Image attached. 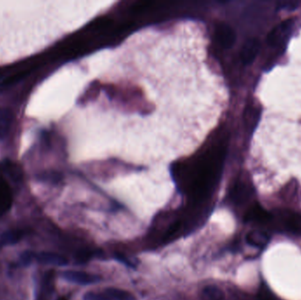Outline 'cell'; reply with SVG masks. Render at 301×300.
Returning a JSON list of instances; mask_svg holds the SVG:
<instances>
[{"label": "cell", "mask_w": 301, "mask_h": 300, "mask_svg": "<svg viewBox=\"0 0 301 300\" xmlns=\"http://www.w3.org/2000/svg\"><path fill=\"white\" fill-rule=\"evenodd\" d=\"M176 29L146 30L116 49L110 73L87 86L81 106L103 120L102 132L126 145L151 135L159 158L194 151L211 130V66L204 47L189 50ZM94 119V118H93ZM123 138V139H124ZM122 142V144H123ZM147 145V143H146Z\"/></svg>", "instance_id": "6da1fadb"}, {"label": "cell", "mask_w": 301, "mask_h": 300, "mask_svg": "<svg viewBox=\"0 0 301 300\" xmlns=\"http://www.w3.org/2000/svg\"><path fill=\"white\" fill-rule=\"evenodd\" d=\"M293 23V20L289 19L275 26L267 37L269 45L278 49L284 48L291 36Z\"/></svg>", "instance_id": "7a4b0ae2"}, {"label": "cell", "mask_w": 301, "mask_h": 300, "mask_svg": "<svg viewBox=\"0 0 301 300\" xmlns=\"http://www.w3.org/2000/svg\"><path fill=\"white\" fill-rule=\"evenodd\" d=\"M64 280L68 281L73 284H80V285H89V284H97L102 280V277L97 275L90 274L83 271H67L62 274Z\"/></svg>", "instance_id": "3957f363"}, {"label": "cell", "mask_w": 301, "mask_h": 300, "mask_svg": "<svg viewBox=\"0 0 301 300\" xmlns=\"http://www.w3.org/2000/svg\"><path fill=\"white\" fill-rule=\"evenodd\" d=\"M35 260L43 265H52L57 267L67 266L69 263V260L65 256L52 252H42L39 254H36Z\"/></svg>", "instance_id": "277c9868"}, {"label": "cell", "mask_w": 301, "mask_h": 300, "mask_svg": "<svg viewBox=\"0 0 301 300\" xmlns=\"http://www.w3.org/2000/svg\"><path fill=\"white\" fill-rule=\"evenodd\" d=\"M13 205V194L9 182L0 176V216L10 210Z\"/></svg>", "instance_id": "5b68a950"}, {"label": "cell", "mask_w": 301, "mask_h": 300, "mask_svg": "<svg viewBox=\"0 0 301 300\" xmlns=\"http://www.w3.org/2000/svg\"><path fill=\"white\" fill-rule=\"evenodd\" d=\"M14 122V112L8 108H0V140L7 138Z\"/></svg>", "instance_id": "8992f818"}, {"label": "cell", "mask_w": 301, "mask_h": 300, "mask_svg": "<svg viewBox=\"0 0 301 300\" xmlns=\"http://www.w3.org/2000/svg\"><path fill=\"white\" fill-rule=\"evenodd\" d=\"M260 50V42L258 40L252 38L246 42L242 48V57L245 63H250L255 59Z\"/></svg>", "instance_id": "52a82bcc"}, {"label": "cell", "mask_w": 301, "mask_h": 300, "mask_svg": "<svg viewBox=\"0 0 301 300\" xmlns=\"http://www.w3.org/2000/svg\"><path fill=\"white\" fill-rule=\"evenodd\" d=\"M271 218H272V215L262 208L261 205H257V204L253 205L246 214L247 221L262 223V222H268Z\"/></svg>", "instance_id": "ba28073f"}, {"label": "cell", "mask_w": 301, "mask_h": 300, "mask_svg": "<svg viewBox=\"0 0 301 300\" xmlns=\"http://www.w3.org/2000/svg\"><path fill=\"white\" fill-rule=\"evenodd\" d=\"M260 109L254 105L248 106L245 110L246 127L249 132L254 131L260 119Z\"/></svg>", "instance_id": "9c48e42d"}, {"label": "cell", "mask_w": 301, "mask_h": 300, "mask_svg": "<svg viewBox=\"0 0 301 300\" xmlns=\"http://www.w3.org/2000/svg\"><path fill=\"white\" fill-rule=\"evenodd\" d=\"M247 241L256 248H264L270 241V235L263 231H252L247 236Z\"/></svg>", "instance_id": "30bf717a"}, {"label": "cell", "mask_w": 301, "mask_h": 300, "mask_svg": "<svg viewBox=\"0 0 301 300\" xmlns=\"http://www.w3.org/2000/svg\"><path fill=\"white\" fill-rule=\"evenodd\" d=\"M25 236V231L20 229H14L10 231H5L0 236V245L11 246L20 242Z\"/></svg>", "instance_id": "8fae6325"}, {"label": "cell", "mask_w": 301, "mask_h": 300, "mask_svg": "<svg viewBox=\"0 0 301 300\" xmlns=\"http://www.w3.org/2000/svg\"><path fill=\"white\" fill-rule=\"evenodd\" d=\"M104 293L112 300H137L136 297L131 292L119 288H106Z\"/></svg>", "instance_id": "7c38bea8"}, {"label": "cell", "mask_w": 301, "mask_h": 300, "mask_svg": "<svg viewBox=\"0 0 301 300\" xmlns=\"http://www.w3.org/2000/svg\"><path fill=\"white\" fill-rule=\"evenodd\" d=\"M251 194L252 188L250 186L246 184L245 182H239L238 184L235 186L232 196L237 203H243L250 197Z\"/></svg>", "instance_id": "4fadbf2b"}, {"label": "cell", "mask_w": 301, "mask_h": 300, "mask_svg": "<svg viewBox=\"0 0 301 300\" xmlns=\"http://www.w3.org/2000/svg\"><path fill=\"white\" fill-rule=\"evenodd\" d=\"M201 300H224V293L218 286L208 285L201 291Z\"/></svg>", "instance_id": "5bb4252c"}, {"label": "cell", "mask_w": 301, "mask_h": 300, "mask_svg": "<svg viewBox=\"0 0 301 300\" xmlns=\"http://www.w3.org/2000/svg\"><path fill=\"white\" fill-rule=\"evenodd\" d=\"M220 38L222 43L225 47L232 46L235 43V35L231 27L227 26H222L220 27Z\"/></svg>", "instance_id": "9a60e30c"}, {"label": "cell", "mask_w": 301, "mask_h": 300, "mask_svg": "<svg viewBox=\"0 0 301 300\" xmlns=\"http://www.w3.org/2000/svg\"><path fill=\"white\" fill-rule=\"evenodd\" d=\"M54 279H55V274L53 271H50L47 272V274L44 277V288L46 289L47 291H51L54 288Z\"/></svg>", "instance_id": "2e32d148"}, {"label": "cell", "mask_w": 301, "mask_h": 300, "mask_svg": "<svg viewBox=\"0 0 301 300\" xmlns=\"http://www.w3.org/2000/svg\"><path fill=\"white\" fill-rule=\"evenodd\" d=\"M83 300H112L110 297H108L106 294L99 293V292H93V291H89L86 292Z\"/></svg>", "instance_id": "e0dca14e"}, {"label": "cell", "mask_w": 301, "mask_h": 300, "mask_svg": "<svg viewBox=\"0 0 301 300\" xmlns=\"http://www.w3.org/2000/svg\"><path fill=\"white\" fill-rule=\"evenodd\" d=\"M35 255H36V254L32 251L24 252L23 254H21V256H20L21 262L25 264V265H28V264L32 262L33 260H35Z\"/></svg>", "instance_id": "ac0fdd59"}, {"label": "cell", "mask_w": 301, "mask_h": 300, "mask_svg": "<svg viewBox=\"0 0 301 300\" xmlns=\"http://www.w3.org/2000/svg\"><path fill=\"white\" fill-rule=\"evenodd\" d=\"M261 300H275L274 297L272 296V294L270 293V291L267 290L261 291V297H260Z\"/></svg>", "instance_id": "d6986e66"}, {"label": "cell", "mask_w": 301, "mask_h": 300, "mask_svg": "<svg viewBox=\"0 0 301 300\" xmlns=\"http://www.w3.org/2000/svg\"><path fill=\"white\" fill-rule=\"evenodd\" d=\"M57 300H68L66 297H60L57 298Z\"/></svg>", "instance_id": "ffe728a7"}]
</instances>
